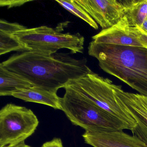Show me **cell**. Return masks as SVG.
Returning <instances> with one entry per match:
<instances>
[{"label":"cell","mask_w":147,"mask_h":147,"mask_svg":"<svg viewBox=\"0 0 147 147\" xmlns=\"http://www.w3.org/2000/svg\"><path fill=\"white\" fill-rule=\"evenodd\" d=\"M0 66L27 80L34 87L55 93L70 81L92 72L86 58L76 59L66 53L22 52L12 55Z\"/></svg>","instance_id":"1"},{"label":"cell","mask_w":147,"mask_h":147,"mask_svg":"<svg viewBox=\"0 0 147 147\" xmlns=\"http://www.w3.org/2000/svg\"><path fill=\"white\" fill-rule=\"evenodd\" d=\"M89 55L105 72L147 97V48L97 44L92 41Z\"/></svg>","instance_id":"2"},{"label":"cell","mask_w":147,"mask_h":147,"mask_svg":"<svg viewBox=\"0 0 147 147\" xmlns=\"http://www.w3.org/2000/svg\"><path fill=\"white\" fill-rule=\"evenodd\" d=\"M65 94L60 98L61 110L71 123L86 131H113L130 130L122 121L80 96L64 87Z\"/></svg>","instance_id":"3"},{"label":"cell","mask_w":147,"mask_h":147,"mask_svg":"<svg viewBox=\"0 0 147 147\" xmlns=\"http://www.w3.org/2000/svg\"><path fill=\"white\" fill-rule=\"evenodd\" d=\"M115 85L108 78L92 72L70 81L65 86L117 118L132 130L136 122L115 94Z\"/></svg>","instance_id":"4"},{"label":"cell","mask_w":147,"mask_h":147,"mask_svg":"<svg viewBox=\"0 0 147 147\" xmlns=\"http://www.w3.org/2000/svg\"><path fill=\"white\" fill-rule=\"evenodd\" d=\"M26 51L55 54L61 49H67L74 54L82 53L84 38L80 33H63L47 26L27 28L13 34Z\"/></svg>","instance_id":"5"},{"label":"cell","mask_w":147,"mask_h":147,"mask_svg":"<svg viewBox=\"0 0 147 147\" xmlns=\"http://www.w3.org/2000/svg\"><path fill=\"white\" fill-rule=\"evenodd\" d=\"M39 124L31 109L7 104L0 111V147H11L24 142Z\"/></svg>","instance_id":"6"},{"label":"cell","mask_w":147,"mask_h":147,"mask_svg":"<svg viewBox=\"0 0 147 147\" xmlns=\"http://www.w3.org/2000/svg\"><path fill=\"white\" fill-rule=\"evenodd\" d=\"M103 30L117 24L128 12L132 0H74Z\"/></svg>","instance_id":"7"},{"label":"cell","mask_w":147,"mask_h":147,"mask_svg":"<svg viewBox=\"0 0 147 147\" xmlns=\"http://www.w3.org/2000/svg\"><path fill=\"white\" fill-rule=\"evenodd\" d=\"M114 92L137 123L131 131L133 136L147 144V97L125 92L121 86L115 85Z\"/></svg>","instance_id":"8"},{"label":"cell","mask_w":147,"mask_h":147,"mask_svg":"<svg viewBox=\"0 0 147 147\" xmlns=\"http://www.w3.org/2000/svg\"><path fill=\"white\" fill-rule=\"evenodd\" d=\"M139 36L138 27L130 26L125 16L113 26L93 36L92 41L97 44L144 47Z\"/></svg>","instance_id":"9"},{"label":"cell","mask_w":147,"mask_h":147,"mask_svg":"<svg viewBox=\"0 0 147 147\" xmlns=\"http://www.w3.org/2000/svg\"><path fill=\"white\" fill-rule=\"evenodd\" d=\"M82 137L86 143L93 147H147V144L123 130L85 131Z\"/></svg>","instance_id":"10"},{"label":"cell","mask_w":147,"mask_h":147,"mask_svg":"<svg viewBox=\"0 0 147 147\" xmlns=\"http://www.w3.org/2000/svg\"><path fill=\"white\" fill-rule=\"evenodd\" d=\"M12 96L27 102L42 104L61 110L60 97L57 93L39 88L34 87L29 89H22L13 93Z\"/></svg>","instance_id":"11"},{"label":"cell","mask_w":147,"mask_h":147,"mask_svg":"<svg viewBox=\"0 0 147 147\" xmlns=\"http://www.w3.org/2000/svg\"><path fill=\"white\" fill-rule=\"evenodd\" d=\"M30 82L0 66V95L12 96L14 93L34 87Z\"/></svg>","instance_id":"12"},{"label":"cell","mask_w":147,"mask_h":147,"mask_svg":"<svg viewBox=\"0 0 147 147\" xmlns=\"http://www.w3.org/2000/svg\"><path fill=\"white\" fill-rule=\"evenodd\" d=\"M131 27H141L147 17V0H132L125 15Z\"/></svg>","instance_id":"13"},{"label":"cell","mask_w":147,"mask_h":147,"mask_svg":"<svg viewBox=\"0 0 147 147\" xmlns=\"http://www.w3.org/2000/svg\"><path fill=\"white\" fill-rule=\"evenodd\" d=\"M56 1L69 12L86 22L94 29L98 30V26L97 23L74 0H56Z\"/></svg>","instance_id":"14"},{"label":"cell","mask_w":147,"mask_h":147,"mask_svg":"<svg viewBox=\"0 0 147 147\" xmlns=\"http://www.w3.org/2000/svg\"><path fill=\"white\" fill-rule=\"evenodd\" d=\"M13 51L22 52L26 50L13 36V34L0 32V55H2Z\"/></svg>","instance_id":"15"},{"label":"cell","mask_w":147,"mask_h":147,"mask_svg":"<svg viewBox=\"0 0 147 147\" xmlns=\"http://www.w3.org/2000/svg\"><path fill=\"white\" fill-rule=\"evenodd\" d=\"M27 29L24 26L17 23H9L5 20H0V32L13 34Z\"/></svg>","instance_id":"16"},{"label":"cell","mask_w":147,"mask_h":147,"mask_svg":"<svg viewBox=\"0 0 147 147\" xmlns=\"http://www.w3.org/2000/svg\"><path fill=\"white\" fill-rule=\"evenodd\" d=\"M31 1L25 0H1V7L7 6L8 8L21 6L25 3L30 2Z\"/></svg>","instance_id":"17"},{"label":"cell","mask_w":147,"mask_h":147,"mask_svg":"<svg viewBox=\"0 0 147 147\" xmlns=\"http://www.w3.org/2000/svg\"><path fill=\"white\" fill-rule=\"evenodd\" d=\"M41 147H63L61 138H55L51 141L44 143Z\"/></svg>","instance_id":"18"},{"label":"cell","mask_w":147,"mask_h":147,"mask_svg":"<svg viewBox=\"0 0 147 147\" xmlns=\"http://www.w3.org/2000/svg\"><path fill=\"white\" fill-rule=\"evenodd\" d=\"M138 28L140 30L139 39L144 47L147 48V33L142 30L139 27Z\"/></svg>","instance_id":"19"},{"label":"cell","mask_w":147,"mask_h":147,"mask_svg":"<svg viewBox=\"0 0 147 147\" xmlns=\"http://www.w3.org/2000/svg\"><path fill=\"white\" fill-rule=\"evenodd\" d=\"M142 30L144 31V32L147 33V17H146L145 19L144 20L143 24H142L141 27H139Z\"/></svg>","instance_id":"20"},{"label":"cell","mask_w":147,"mask_h":147,"mask_svg":"<svg viewBox=\"0 0 147 147\" xmlns=\"http://www.w3.org/2000/svg\"><path fill=\"white\" fill-rule=\"evenodd\" d=\"M32 147L30 145H27L24 142L18 145H15V146H11V147Z\"/></svg>","instance_id":"21"}]
</instances>
